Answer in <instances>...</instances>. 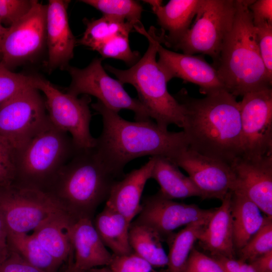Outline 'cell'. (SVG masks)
Listing matches in <instances>:
<instances>
[{
  "label": "cell",
  "instance_id": "cb8c5ba5",
  "mask_svg": "<svg viewBox=\"0 0 272 272\" xmlns=\"http://www.w3.org/2000/svg\"><path fill=\"white\" fill-rule=\"evenodd\" d=\"M231 192V213L233 243L236 250L242 248L264 223L259 208L244 195Z\"/></svg>",
  "mask_w": 272,
  "mask_h": 272
},
{
  "label": "cell",
  "instance_id": "60d3db41",
  "mask_svg": "<svg viewBox=\"0 0 272 272\" xmlns=\"http://www.w3.org/2000/svg\"><path fill=\"white\" fill-rule=\"evenodd\" d=\"M253 23L257 25L264 22L272 23V1H253L249 6Z\"/></svg>",
  "mask_w": 272,
  "mask_h": 272
},
{
  "label": "cell",
  "instance_id": "83f0119b",
  "mask_svg": "<svg viewBox=\"0 0 272 272\" xmlns=\"http://www.w3.org/2000/svg\"><path fill=\"white\" fill-rule=\"evenodd\" d=\"M210 219L189 224L169 238L167 272H183L193 245Z\"/></svg>",
  "mask_w": 272,
  "mask_h": 272
},
{
  "label": "cell",
  "instance_id": "52a82bcc",
  "mask_svg": "<svg viewBox=\"0 0 272 272\" xmlns=\"http://www.w3.org/2000/svg\"><path fill=\"white\" fill-rule=\"evenodd\" d=\"M236 10V0H201L193 24L172 48L186 54L208 55L215 65L232 27Z\"/></svg>",
  "mask_w": 272,
  "mask_h": 272
},
{
  "label": "cell",
  "instance_id": "8d00e7d4",
  "mask_svg": "<svg viewBox=\"0 0 272 272\" xmlns=\"http://www.w3.org/2000/svg\"><path fill=\"white\" fill-rule=\"evenodd\" d=\"M34 0H0V21L10 27L26 15Z\"/></svg>",
  "mask_w": 272,
  "mask_h": 272
},
{
  "label": "cell",
  "instance_id": "f1b7e54d",
  "mask_svg": "<svg viewBox=\"0 0 272 272\" xmlns=\"http://www.w3.org/2000/svg\"><path fill=\"white\" fill-rule=\"evenodd\" d=\"M11 250L43 272H57L60 264L32 234L8 233Z\"/></svg>",
  "mask_w": 272,
  "mask_h": 272
},
{
  "label": "cell",
  "instance_id": "603a6c76",
  "mask_svg": "<svg viewBox=\"0 0 272 272\" xmlns=\"http://www.w3.org/2000/svg\"><path fill=\"white\" fill-rule=\"evenodd\" d=\"M75 222L67 214L62 212L45 220L33 230L32 234L60 264L73 251L71 232Z\"/></svg>",
  "mask_w": 272,
  "mask_h": 272
},
{
  "label": "cell",
  "instance_id": "8992f818",
  "mask_svg": "<svg viewBox=\"0 0 272 272\" xmlns=\"http://www.w3.org/2000/svg\"><path fill=\"white\" fill-rule=\"evenodd\" d=\"M78 149L69 134L55 126L48 117L34 136L16 149L13 184L46 191Z\"/></svg>",
  "mask_w": 272,
  "mask_h": 272
},
{
  "label": "cell",
  "instance_id": "ffe728a7",
  "mask_svg": "<svg viewBox=\"0 0 272 272\" xmlns=\"http://www.w3.org/2000/svg\"><path fill=\"white\" fill-rule=\"evenodd\" d=\"M149 4L162 29L159 33L161 44L173 47L191 26L201 0H171L163 6L162 1H144Z\"/></svg>",
  "mask_w": 272,
  "mask_h": 272
},
{
  "label": "cell",
  "instance_id": "d6986e66",
  "mask_svg": "<svg viewBox=\"0 0 272 272\" xmlns=\"http://www.w3.org/2000/svg\"><path fill=\"white\" fill-rule=\"evenodd\" d=\"M71 238L75 261L66 272H86L111 263L113 254L102 242L92 219L84 218L75 222L71 228Z\"/></svg>",
  "mask_w": 272,
  "mask_h": 272
},
{
  "label": "cell",
  "instance_id": "bcb514c9",
  "mask_svg": "<svg viewBox=\"0 0 272 272\" xmlns=\"http://www.w3.org/2000/svg\"><path fill=\"white\" fill-rule=\"evenodd\" d=\"M86 272H114L109 266H103L91 269Z\"/></svg>",
  "mask_w": 272,
  "mask_h": 272
},
{
  "label": "cell",
  "instance_id": "9c48e42d",
  "mask_svg": "<svg viewBox=\"0 0 272 272\" xmlns=\"http://www.w3.org/2000/svg\"><path fill=\"white\" fill-rule=\"evenodd\" d=\"M102 58H95L84 69L68 65L66 70L72 80L67 93L78 97L84 94L96 97L109 109L118 113L128 109L134 113L135 121L151 119L140 101L131 97L118 80L110 77L102 65Z\"/></svg>",
  "mask_w": 272,
  "mask_h": 272
},
{
  "label": "cell",
  "instance_id": "e0dca14e",
  "mask_svg": "<svg viewBox=\"0 0 272 272\" xmlns=\"http://www.w3.org/2000/svg\"><path fill=\"white\" fill-rule=\"evenodd\" d=\"M158 64L168 82L174 78L181 79L199 87L200 93L207 95L225 90L216 69L202 55L179 53L158 46Z\"/></svg>",
  "mask_w": 272,
  "mask_h": 272
},
{
  "label": "cell",
  "instance_id": "f35d334b",
  "mask_svg": "<svg viewBox=\"0 0 272 272\" xmlns=\"http://www.w3.org/2000/svg\"><path fill=\"white\" fill-rule=\"evenodd\" d=\"M183 272H226L215 258L193 248Z\"/></svg>",
  "mask_w": 272,
  "mask_h": 272
},
{
  "label": "cell",
  "instance_id": "d6a6232c",
  "mask_svg": "<svg viewBox=\"0 0 272 272\" xmlns=\"http://www.w3.org/2000/svg\"><path fill=\"white\" fill-rule=\"evenodd\" d=\"M272 250V218L266 219L259 230L238 250L240 259L249 262Z\"/></svg>",
  "mask_w": 272,
  "mask_h": 272
},
{
  "label": "cell",
  "instance_id": "e575fe53",
  "mask_svg": "<svg viewBox=\"0 0 272 272\" xmlns=\"http://www.w3.org/2000/svg\"><path fill=\"white\" fill-rule=\"evenodd\" d=\"M16 149L0 135V187L13 184L16 175Z\"/></svg>",
  "mask_w": 272,
  "mask_h": 272
},
{
  "label": "cell",
  "instance_id": "1f68e13d",
  "mask_svg": "<svg viewBox=\"0 0 272 272\" xmlns=\"http://www.w3.org/2000/svg\"><path fill=\"white\" fill-rule=\"evenodd\" d=\"M129 35H119L98 46L94 50L102 56V59L114 58L124 61L130 66L141 58L140 53L130 49Z\"/></svg>",
  "mask_w": 272,
  "mask_h": 272
},
{
  "label": "cell",
  "instance_id": "74e56055",
  "mask_svg": "<svg viewBox=\"0 0 272 272\" xmlns=\"http://www.w3.org/2000/svg\"><path fill=\"white\" fill-rule=\"evenodd\" d=\"M261 57L270 80H272V23L254 25Z\"/></svg>",
  "mask_w": 272,
  "mask_h": 272
},
{
  "label": "cell",
  "instance_id": "d590c367",
  "mask_svg": "<svg viewBox=\"0 0 272 272\" xmlns=\"http://www.w3.org/2000/svg\"><path fill=\"white\" fill-rule=\"evenodd\" d=\"M108 266L114 272H167L157 270L150 262L134 252L121 256L113 255Z\"/></svg>",
  "mask_w": 272,
  "mask_h": 272
},
{
  "label": "cell",
  "instance_id": "30bf717a",
  "mask_svg": "<svg viewBox=\"0 0 272 272\" xmlns=\"http://www.w3.org/2000/svg\"><path fill=\"white\" fill-rule=\"evenodd\" d=\"M0 212L8 233H27L52 216L66 213L48 192L14 184L0 187Z\"/></svg>",
  "mask_w": 272,
  "mask_h": 272
},
{
  "label": "cell",
  "instance_id": "4dcf8cb0",
  "mask_svg": "<svg viewBox=\"0 0 272 272\" xmlns=\"http://www.w3.org/2000/svg\"><path fill=\"white\" fill-rule=\"evenodd\" d=\"M102 13L103 15L113 17L132 24L134 30L141 33L145 29L141 23L142 6L133 0H83Z\"/></svg>",
  "mask_w": 272,
  "mask_h": 272
},
{
  "label": "cell",
  "instance_id": "7c38bea8",
  "mask_svg": "<svg viewBox=\"0 0 272 272\" xmlns=\"http://www.w3.org/2000/svg\"><path fill=\"white\" fill-rule=\"evenodd\" d=\"M239 102L242 155L254 158L272 155V89L246 93Z\"/></svg>",
  "mask_w": 272,
  "mask_h": 272
},
{
  "label": "cell",
  "instance_id": "4316f807",
  "mask_svg": "<svg viewBox=\"0 0 272 272\" xmlns=\"http://www.w3.org/2000/svg\"><path fill=\"white\" fill-rule=\"evenodd\" d=\"M128 233L133 252L156 268L167 266L168 256L163 247V240L156 230L133 222L130 224Z\"/></svg>",
  "mask_w": 272,
  "mask_h": 272
},
{
  "label": "cell",
  "instance_id": "4fadbf2b",
  "mask_svg": "<svg viewBox=\"0 0 272 272\" xmlns=\"http://www.w3.org/2000/svg\"><path fill=\"white\" fill-rule=\"evenodd\" d=\"M47 5L34 0L29 12L8 27L1 62L12 71L40 54L46 45Z\"/></svg>",
  "mask_w": 272,
  "mask_h": 272
},
{
  "label": "cell",
  "instance_id": "ab89813d",
  "mask_svg": "<svg viewBox=\"0 0 272 272\" xmlns=\"http://www.w3.org/2000/svg\"><path fill=\"white\" fill-rule=\"evenodd\" d=\"M0 272H43L11 250L8 257L0 263Z\"/></svg>",
  "mask_w": 272,
  "mask_h": 272
},
{
  "label": "cell",
  "instance_id": "3957f363",
  "mask_svg": "<svg viewBox=\"0 0 272 272\" xmlns=\"http://www.w3.org/2000/svg\"><path fill=\"white\" fill-rule=\"evenodd\" d=\"M119 177L106 165L94 147L78 149L46 192L74 221L92 219L97 208L107 200Z\"/></svg>",
  "mask_w": 272,
  "mask_h": 272
},
{
  "label": "cell",
  "instance_id": "7402d4cb",
  "mask_svg": "<svg viewBox=\"0 0 272 272\" xmlns=\"http://www.w3.org/2000/svg\"><path fill=\"white\" fill-rule=\"evenodd\" d=\"M231 192L222 200L200 234L198 241L212 257L235 258L232 220L231 213Z\"/></svg>",
  "mask_w": 272,
  "mask_h": 272
},
{
  "label": "cell",
  "instance_id": "836d02e7",
  "mask_svg": "<svg viewBox=\"0 0 272 272\" xmlns=\"http://www.w3.org/2000/svg\"><path fill=\"white\" fill-rule=\"evenodd\" d=\"M33 75L16 73L0 62V105L29 87H33Z\"/></svg>",
  "mask_w": 272,
  "mask_h": 272
},
{
  "label": "cell",
  "instance_id": "5b68a950",
  "mask_svg": "<svg viewBox=\"0 0 272 272\" xmlns=\"http://www.w3.org/2000/svg\"><path fill=\"white\" fill-rule=\"evenodd\" d=\"M141 34L149 40L148 48L139 60L127 70H120L109 64L105 67L114 75L123 85L133 86L138 100L148 111L151 118L162 129H168L171 124L183 128L184 109L183 106L168 91L167 81L156 60L158 46L161 43L158 32L154 27Z\"/></svg>",
  "mask_w": 272,
  "mask_h": 272
},
{
  "label": "cell",
  "instance_id": "ac0fdd59",
  "mask_svg": "<svg viewBox=\"0 0 272 272\" xmlns=\"http://www.w3.org/2000/svg\"><path fill=\"white\" fill-rule=\"evenodd\" d=\"M70 1L49 0L47 5L46 45L49 70L65 69L77 43L70 27L67 9Z\"/></svg>",
  "mask_w": 272,
  "mask_h": 272
},
{
  "label": "cell",
  "instance_id": "f546056e",
  "mask_svg": "<svg viewBox=\"0 0 272 272\" xmlns=\"http://www.w3.org/2000/svg\"><path fill=\"white\" fill-rule=\"evenodd\" d=\"M85 31L77 43L92 50L100 44L119 35H129L134 26L129 22L113 17L103 15L92 20H86Z\"/></svg>",
  "mask_w": 272,
  "mask_h": 272
},
{
  "label": "cell",
  "instance_id": "7a4b0ae2",
  "mask_svg": "<svg viewBox=\"0 0 272 272\" xmlns=\"http://www.w3.org/2000/svg\"><path fill=\"white\" fill-rule=\"evenodd\" d=\"M102 117L103 128L94 148L106 165L122 178L125 166L138 158L162 156L172 160L188 148L184 131H170L155 122L127 121L99 101L91 104Z\"/></svg>",
  "mask_w": 272,
  "mask_h": 272
},
{
  "label": "cell",
  "instance_id": "5bb4252c",
  "mask_svg": "<svg viewBox=\"0 0 272 272\" xmlns=\"http://www.w3.org/2000/svg\"><path fill=\"white\" fill-rule=\"evenodd\" d=\"M215 210L176 202L164 197L158 191L145 198L134 222L151 227L163 240H167L176 229L197 221L209 219Z\"/></svg>",
  "mask_w": 272,
  "mask_h": 272
},
{
  "label": "cell",
  "instance_id": "6da1fadb",
  "mask_svg": "<svg viewBox=\"0 0 272 272\" xmlns=\"http://www.w3.org/2000/svg\"><path fill=\"white\" fill-rule=\"evenodd\" d=\"M184 109L183 126L188 148L231 166L242 155L239 102L225 90L202 98L185 89L174 96Z\"/></svg>",
  "mask_w": 272,
  "mask_h": 272
},
{
  "label": "cell",
  "instance_id": "f6af8a7d",
  "mask_svg": "<svg viewBox=\"0 0 272 272\" xmlns=\"http://www.w3.org/2000/svg\"><path fill=\"white\" fill-rule=\"evenodd\" d=\"M8 27H6L3 26L2 23L0 21V62L2 58V52L3 42L7 33Z\"/></svg>",
  "mask_w": 272,
  "mask_h": 272
},
{
  "label": "cell",
  "instance_id": "b9f144b4",
  "mask_svg": "<svg viewBox=\"0 0 272 272\" xmlns=\"http://www.w3.org/2000/svg\"><path fill=\"white\" fill-rule=\"evenodd\" d=\"M213 257L221 264L226 272H255L249 263L240 259L223 256Z\"/></svg>",
  "mask_w": 272,
  "mask_h": 272
},
{
  "label": "cell",
  "instance_id": "2e32d148",
  "mask_svg": "<svg viewBox=\"0 0 272 272\" xmlns=\"http://www.w3.org/2000/svg\"><path fill=\"white\" fill-rule=\"evenodd\" d=\"M231 167L234 177L231 191L244 195L272 218V155L254 158L241 156Z\"/></svg>",
  "mask_w": 272,
  "mask_h": 272
},
{
  "label": "cell",
  "instance_id": "7bdbcfd3",
  "mask_svg": "<svg viewBox=\"0 0 272 272\" xmlns=\"http://www.w3.org/2000/svg\"><path fill=\"white\" fill-rule=\"evenodd\" d=\"M255 272H272V250L248 262Z\"/></svg>",
  "mask_w": 272,
  "mask_h": 272
},
{
  "label": "cell",
  "instance_id": "44dd1931",
  "mask_svg": "<svg viewBox=\"0 0 272 272\" xmlns=\"http://www.w3.org/2000/svg\"><path fill=\"white\" fill-rule=\"evenodd\" d=\"M154 157L140 168L124 174L114 183L106 200L107 206L123 215L131 223L141 210V199L147 181L151 178Z\"/></svg>",
  "mask_w": 272,
  "mask_h": 272
},
{
  "label": "cell",
  "instance_id": "8fae6325",
  "mask_svg": "<svg viewBox=\"0 0 272 272\" xmlns=\"http://www.w3.org/2000/svg\"><path fill=\"white\" fill-rule=\"evenodd\" d=\"M48 120L39 91L29 87L0 105V135L17 149L34 136Z\"/></svg>",
  "mask_w": 272,
  "mask_h": 272
},
{
  "label": "cell",
  "instance_id": "277c9868",
  "mask_svg": "<svg viewBox=\"0 0 272 272\" xmlns=\"http://www.w3.org/2000/svg\"><path fill=\"white\" fill-rule=\"evenodd\" d=\"M251 0H236L232 27L224 38L214 65L225 89L235 97L271 87L260 56L256 29L249 6Z\"/></svg>",
  "mask_w": 272,
  "mask_h": 272
},
{
  "label": "cell",
  "instance_id": "484cf974",
  "mask_svg": "<svg viewBox=\"0 0 272 272\" xmlns=\"http://www.w3.org/2000/svg\"><path fill=\"white\" fill-rule=\"evenodd\" d=\"M93 222L102 242L113 255H125L133 252L129 241L131 223L123 215L105 205Z\"/></svg>",
  "mask_w": 272,
  "mask_h": 272
},
{
  "label": "cell",
  "instance_id": "d4e9b609",
  "mask_svg": "<svg viewBox=\"0 0 272 272\" xmlns=\"http://www.w3.org/2000/svg\"><path fill=\"white\" fill-rule=\"evenodd\" d=\"M154 164L151 178L155 180L160 189L159 192L165 197L181 199L201 196L198 188L191 179L184 175L175 164L162 156H154Z\"/></svg>",
  "mask_w": 272,
  "mask_h": 272
},
{
  "label": "cell",
  "instance_id": "ee69618b",
  "mask_svg": "<svg viewBox=\"0 0 272 272\" xmlns=\"http://www.w3.org/2000/svg\"><path fill=\"white\" fill-rule=\"evenodd\" d=\"M8 231L3 216L0 212V263L9 256Z\"/></svg>",
  "mask_w": 272,
  "mask_h": 272
},
{
  "label": "cell",
  "instance_id": "9a60e30c",
  "mask_svg": "<svg viewBox=\"0 0 272 272\" xmlns=\"http://www.w3.org/2000/svg\"><path fill=\"white\" fill-rule=\"evenodd\" d=\"M170 160L188 173L202 199L222 200L232 190L233 174L231 166L227 163L188 148Z\"/></svg>",
  "mask_w": 272,
  "mask_h": 272
},
{
  "label": "cell",
  "instance_id": "ba28073f",
  "mask_svg": "<svg viewBox=\"0 0 272 272\" xmlns=\"http://www.w3.org/2000/svg\"><path fill=\"white\" fill-rule=\"evenodd\" d=\"M33 87L45 95L46 109L51 123L70 134L78 149L95 147L96 138L92 135L90 130L92 115L89 96L84 95L79 98L63 93L38 76L33 75Z\"/></svg>",
  "mask_w": 272,
  "mask_h": 272
}]
</instances>
